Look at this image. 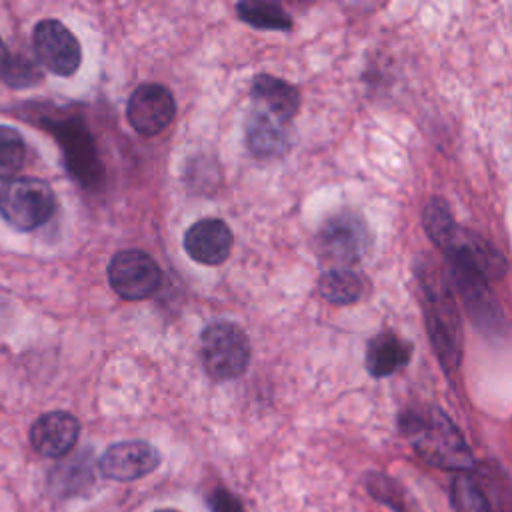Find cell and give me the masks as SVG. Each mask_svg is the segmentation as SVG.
Returning <instances> with one entry per match:
<instances>
[{"label": "cell", "mask_w": 512, "mask_h": 512, "mask_svg": "<svg viewBox=\"0 0 512 512\" xmlns=\"http://www.w3.org/2000/svg\"><path fill=\"white\" fill-rule=\"evenodd\" d=\"M400 428L414 450L446 470H468L472 454L452 420L436 406H418L400 416Z\"/></svg>", "instance_id": "cell-1"}, {"label": "cell", "mask_w": 512, "mask_h": 512, "mask_svg": "<svg viewBox=\"0 0 512 512\" xmlns=\"http://www.w3.org/2000/svg\"><path fill=\"white\" fill-rule=\"evenodd\" d=\"M162 272L152 256L142 250H122L108 264L110 288L122 300H144L160 286Z\"/></svg>", "instance_id": "cell-4"}, {"label": "cell", "mask_w": 512, "mask_h": 512, "mask_svg": "<svg viewBox=\"0 0 512 512\" xmlns=\"http://www.w3.org/2000/svg\"><path fill=\"white\" fill-rule=\"evenodd\" d=\"M56 210V196L48 182L16 176L0 186V216L16 230L30 232L46 224Z\"/></svg>", "instance_id": "cell-2"}, {"label": "cell", "mask_w": 512, "mask_h": 512, "mask_svg": "<svg viewBox=\"0 0 512 512\" xmlns=\"http://www.w3.org/2000/svg\"><path fill=\"white\" fill-rule=\"evenodd\" d=\"M318 294L332 304L346 306L362 296V280L350 268H332L318 278Z\"/></svg>", "instance_id": "cell-16"}, {"label": "cell", "mask_w": 512, "mask_h": 512, "mask_svg": "<svg viewBox=\"0 0 512 512\" xmlns=\"http://www.w3.org/2000/svg\"><path fill=\"white\" fill-rule=\"evenodd\" d=\"M34 50L40 62L56 76H72L82 62L78 38L56 18H44L32 34Z\"/></svg>", "instance_id": "cell-6"}, {"label": "cell", "mask_w": 512, "mask_h": 512, "mask_svg": "<svg viewBox=\"0 0 512 512\" xmlns=\"http://www.w3.org/2000/svg\"><path fill=\"white\" fill-rule=\"evenodd\" d=\"M368 228L354 212L332 216L318 232L320 252L344 266L360 262L368 252Z\"/></svg>", "instance_id": "cell-7"}, {"label": "cell", "mask_w": 512, "mask_h": 512, "mask_svg": "<svg viewBox=\"0 0 512 512\" xmlns=\"http://www.w3.org/2000/svg\"><path fill=\"white\" fill-rule=\"evenodd\" d=\"M26 160V142L14 126L0 124V180H12Z\"/></svg>", "instance_id": "cell-19"}, {"label": "cell", "mask_w": 512, "mask_h": 512, "mask_svg": "<svg viewBox=\"0 0 512 512\" xmlns=\"http://www.w3.org/2000/svg\"><path fill=\"white\" fill-rule=\"evenodd\" d=\"M246 142L250 152L260 158L278 156L288 144L284 124L260 108L252 110L246 120Z\"/></svg>", "instance_id": "cell-15"}, {"label": "cell", "mask_w": 512, "mask_h": 512, "mask_svg": "<svg viewBox=\"0 0 512 512\" xmlns=\"http://www.w3.org/2000/svg\"><path fill=\"white\" fill-rule=\"evenodd\" d=\"M80 434V422L70 412H46L30 428L32 448L46 458H60L68 454Z\"/></svg>", "instance_id": "cell-12"}, {"label": "cell", "mask_w": 512, "mask_h": 512, "mask_svg": "<svg viewBox=\"0 0 512 512\" xmlns=\"http://www.w3.org/2000/svg\"><path fill=\"white\" fill-rule=\"evenodd\" d=\"M176 116V102L172 92L162 84H140L128 98L126 118L130 126L142 136L162 132Z\"/></svg>", "instance_id": "cell-8"}, {"label": "cell", "mask_w": 512, "mask_h": 512, "mask_svg": "<svg viewBox=\"0 0 512 512\" xmlns=\"http://www.w3.org/2000/svg\"><path fill=\"white\" fill-rule=\"evenodd\" d=\"M412 358V344L394 332L374 336L366 346V368L374 378H384L404 368Z\"/></svg>", "instance_id": "cell-14"}, {"label": "cell", "mask_w": 512, "mask_h": 512, "mask_svg": "<svg viewBox=\"0 0 512 512\" xmlns=\"http://www.w3.org/2000/svg\"><path fill=\"white\" fill-rule=\"evenodd\" d=\"M426 326L430 342L444 366L456 368L460 362V320L450 292L426 286Z\"/></svg>", "instance_id": "cell-5"}, {"label": "cell", "mask_w": 512, "mask_h": 512, "mask_svg": "<svg viewBox=\"0 0 512 512\" xmlns=\"http://www.w3.org/2000/svg\"><path fill=\"white\" fill-rule=\"evenodd\" d=\"M210 506H212V512H244L240 500L226 488H218L210 496Z\"/></svg>", "instance_id": "cell-21"}, {"label": "cell", "mask_w": 512, "mask_h": 512, "mask_svg": "<svg viewBox=\"0 0 512 512\" xmlns=\"http://www.w3.org/2000/svg\"><path fill=\"white\" fill-rule=\"evenodd\" d=\"M252 100L282 124L290 122L300 110V92L290 82L272 74H258L250 88Z\"/></svg>", "instance_id": "cell-13"}, {"label": "cell", "mask_w": 512, "mask_h": 512, "mask_svg": "<svg viewBox=\"0 0 512 512\" xmlns=\"http://www.w3.org/2000/svg\"><path fill=\"white\" fill-rule=\"evenodd\" d=\"M160 464L158 450L144 440L116 442L100 458V472L118 482H132Z\"/></svg>", "instance_id": "cell-10"}, {"label": "cell", "mask_w": 512, "mask_h": 512, "mask_svg": "<svg viewBox=\"0 0 512 512\" xmlns=\"http://www.w3.org/2000/svg\"><path fill=\"white\" fill-rule=\"evenodd\" d=\"M236 14L242 22L260 30H290V16L272 2H238Z\"/></svg>", "instance_id": "cell-17"}, {"label": "cell", "mask_w": 512, "mask_h": 512, "mask_svg": "<svg viewBox=\"0 0 512 512\" xmlns=\"http://www.w3.org/2000/svg\"><path fill=\"white\" fill-rule=\"evenodd\" d=\"M8 58H10V54H8V48H6L4 40L0 38V78L4 76V70H6V64H8Z\"/></svg>", "instance_id": "cell-22"}, {"label": "cell", "mask_w": 512, "mask_h": 512, "mask_svg": "<svg viewBox=\"0 0 512 512\" xmlns=\"http://www.w3.org/2000/svg\"><path fill=\"white\" fill-rule=\"evenodd\" d=\"M4 82L12 88H28L42 80V72L38 66L24 54H14L8 58L6 70H4Z\"/></svg>", "instance_id": "cell-20"}, {"label": "cell", "mask_w": 512, "mask_h": 512, "mask_svg": "<svg viewBox=\"0 0 512 512\" xmlns=\"http://www.w3.org/2000/svg\"><path fill=\"white\" fill-rule=\"evenodd\" d=\"M422 222H424V230H426L428 238L440 250L450 242L454 230L458 228L456 220L452 218L448 202L444 198H440V196H432L426 202V208H424V214H422Z\"/></svg>", "instance_id": "cell-18"}, {"label": "cell", "mask_w": 512, "mask_h": 512, "mask_svg": "<svg viewBox=\"0 0 512 512\" xmlns=\"http://www.w3.org/2000/svg\"><path fill=\"white\" fill-rule=\"evenodd\" d=\"M232 230L220 218H202L184 234L186 254L204 266L222 264L232 250Z\"/></svg>", "instance_id": "cell-11"}, {"label": "cell", "mask_w": 512, "mask_h": 512, "mask_svg": "<svg viewBox=\"0 0 512 512\" xmlns=\"http://www.w3.org/2000/svg\"><path fill=\"white\" fill-rule=\"evenodd\" d=\"M156 512H178V510H172V508H162V510H156Z\"/></svg>", "instance_id": "cell-23"}, {"label": "cell", "mask_w": 512, "mask_h": 512, "mask_svg": "<svg viewBox=\"0 0 512 512\" xmlns=\"http://www.w3.org/2000/svg\"><path fill=\"white\" fill-rule=\"evenodd\" d=\"M250 340L234 322H212L200 336V360L214 380H234L248 368Z\"/></svg>", "instance_id": "cell-3"}, {"label": "cell", "mask_w": 512, "mask_h": 512, "mask_svg": "<svg viewBox=\"0 0 512 512\" xmlns=\"http://www.w3.org/2000/svg\"><path fill=\"white\" fill-rule=\"evenodd\" d=\"M54 134L62 144L70 174L84 186H96L102 180V166L86 126L78 118H70L54 124Z\"/></svg>", "instance_id": "cell-9"}]
</instances>
